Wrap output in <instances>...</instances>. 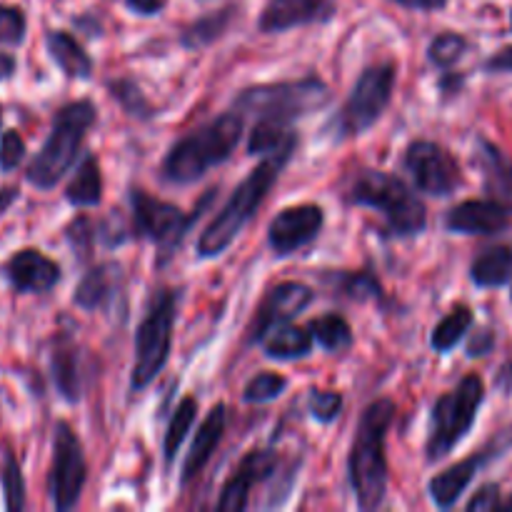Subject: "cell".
Wrapping results in <instances>:
<instances>
[{
  "mask_svg": "<svg viewBox=\"0 0 512 512\" xmlns=\"http://www.w3.org/2000/svg\"><path fill=\"white\" fill-rule=\"evenodd\" d=\"M288 388V380L278 373H260L245 388V400L248 403H270V400L280 398L283 390Z\"/></svg>",
  "mask_w": 512,
  "mask_h": 512,
  "instance_id": "cell-33",
  "label": "cell"
},
{
  "mask_svg": "<svg viewBox=\"0 0 512 512\" xmlns=\"http://www.w3.org/2000/svg\"><path fill=\"white\" fill-rule=\"evenodd\" d=\"M65 198L75 208H95L100 203V198H103V178H100L98 160L93 155H85L78 173H75L68 190H65Z\"/></svg>",
  "mask_w": 512,
  "mask_h": 512,
  "instance_id": "cell-24",
  "label": "cell"
},
{
  "mask_svg": "<svg viewBox=\"0 0 512 512\" xmlns=\"http://www.w3.org/2000/svg\"><path fill=\"white\" fill-rule=\"evenodd\" d=\"M225 433V405H215L208 413V418L203 420V425L198 428V435H195L193 445H190V453L185 458L183 465V483H190L195 475L203 473V468L208 465V460L213 458L215 448L223 440Z\"/></svg>",
  "mask_w": 512,
  "mask_h": 512,
  "instance_id": "cell-18",
  "label": "cell"
},
{
  "mask_svg": "<svg viewBox=\"0 0 512 512\" xmlns=\"http://www.w3.org/2000/svg\"><path fill=\"white\" fill-rule=\"evenodd\" d=\"M25 158V143L20 138L18 130H5L3 138H0V170L10 173V170L18 168Z\"/></svg>",
  "mask_w": 512,
  "mask_h": 512,
  "instance_id": "cell-35",
  "label": "cell"
},
{
  "mask_svg": "<svg viewBox=\"0 0 512 512\" xmlns=\"http://www.w3.org/2000/svg\"><path fill=\"white\" fill-rule=\"evenodd\" d=\"M393 400H375L365 408L355 430L353 450H350V485L363 510H375L383 505L388 493V458H385V438L393 423Z\"/></svg>",
  "mask_w": 512,
  "mask_h": 512,
  "instance_id": "cell-1",
  "label": "cell"
},
{
  "mask_svg": "<svg viewBox=\"0 0 512 512\" xmlns=\"http://www.w3.org/2000/svg\"><path fill=\"white\" fill-rule=\"evenodd\" d=\"M405 170L428 195H450L460 185V168L453 155L438 143L415 140L405 153Z\"/></svg>",
  "mask_w": 512,
  "mask_h": 512,
  "instance_id": "cell-11",
  "label": "cell"
},
{
  "mask_svg": "<svg viewBox=\"0 0 512 512\" xmlns=\"http://www.w3.org/2000/svg\"><path fill=\"white\" fill-rule=\"evenodd\" d=\"M510 508H512V503H510Z\"/></svg>",
  "mask_w": 512,
  "mask_h": 512,
  "instance_id": "cell-45",
  "label": "cell"
},
{
  "mask_svg": "<svg viewBox=\"0 0 512 512\" xmlns=\"http://www.w3.org/2000/svg\"><path fill=\"white\" fill-rule=\"evenodd\" d=\"M50 370H53V380L58 393L63 395L68 403H75L80 398V363L78 350L63 340L58 348L50 355Z\"/></svg>",
  "mask_w": 512,
  "mask_h": 512,
  "instance_id": "cell-23",
  "label": "cell"
},
{
  "mask_svg": "<svg viewBox=\"0 0 512 512\" xmlns=\"http://www.w3.org/2000/svg\"><path fill=\"white\" fill-rule=\"evenodd\" d=\"M85 458L73 428L60 420L53 435V468H50V495L58 510H73L85 485Z\"/></svg>",
  "mask_w": 512,
  "mask_h": 512,
  "instance_id": "cell-10",
  "label": "cell"
},
{
  "mask_svg": "<svg viewBox=\"0 0 512 512\" xmlns=\"http://www.w3.org/2000/svg\"><path fill=\"white\" fill-rule=\"evenodd\" d=\"M485 68H488L490 73H510L512 70V45L510 48H503L500 53H495L493 58L485 63Z\"/></svg>",
  "mask_w": 512,
  "mask_h": 512,
  "instance_id": "cell-39",
  "label": "cell"
},
{
  "mask_svg": "<svg viewBox=\"0 0 512 512\" xmlns=\"http://www.w3.org/2000/svg\"><path fill=\"white\" fill-rule=\"evenodd\" d=\"M470 278L480 288H500L512 280V245H495L475 258Z\"/></svg>",
  "mask_w": 512,
  "mask_h": 512,
  "instance_id": "cell-22",
  "label": "cell"
},
{
  "mask_svg": "<svg viewBox=\"0 0 512 512\" xmlns=\"http://www.w3.org/2000/svg\"><path fill=\"white\" fill-rule=\"evenodd\" d=\"M313 303V290L303 283H280L263 298L250 325V340H265V335L288 323L290 318Z\"/></svg>",
  "mask_w": 512,
  "mask_h": 512,
  "instance_id": "cell-13",
  "label": "cell"
},
{
  "mask_svg": "<svg viewBox=\"0 0 512 512\" xmlns=\"http://www.w3.org/2000/svg\"><path fill=\"white\" fill-rule=\"evenodd\" d=\"M395 85V68L390 63L373 65L365 70L355 83L348 103L338 118V128L343 135H360L383 115L388 108Z\"/></svg>",
  "mask_w": 512,
  "mask_h": 512,
  "instance_id": "cell-9",
  "label": "cell"
},
{
  "mask_svg": "<svg viewBox=\"0 0 512 512\" xmlns=\"http://www.w3.org/2000/svg\"><path fill=\"white\" fill-rule=\"evenodd\" d=\"M295 145L290 148L278 150V153L268 155L263 163L255 170H250L248 178L235 188V193L230 195L228 203L223 205L218 215L213 218V223L203 230L198 240L200 255L210 258V255H220L235 238H238L240 230L250 223V218L255 215V210L260 208V203L265 200L268 190L273 188V183L278 180L280 170L288 163L290 155H293Z\"/></svg>",
  "mask_w": 512,
  "mask_h": 512,
  "instance_id": "cell-2",
  "label": "cell"
},
{
  "mask_svg": "<svg viewBox=\"0 0 512 512\" xmlns=\"http://www.w3.org/2000/svg\"><path fill=\"white\" fill-rule=\"evenodd\" d=\"M18 198H20V190L18 188H3V190H0V215L8 213V210L13 208V203Z\"/></svg>",
  "mask_w": 512,
  "mask_h": 512,
  "instance_id": "cell-42",
  "label": "cell"
},
{
  "mask_svg": "<svg viewBox=\"0 0 512 512\" xmlns=\"http://www.w3.org/2000/svg\"><path fill=\"white\" fill-rule=\"evenodd\" d=\"M480 165L485 170L488 185L500 195L503 200L512 203V163L500 153L495 145L480 140Z\"/></svg>",
  "mask_w": 512,
  "mask_h": 512,
  "instance_id": "cell-26",
  "label": "cell"
},
{
  "mask_svg": "<svg viewBox=\"0 0 512 512\" xmlns=\"http://www.w3.org/2000/svg\"><path fill=\"white\" fill-rule=\"evenodd\" d=\"M133 218L138 235L155 240L165 248L178 245V240L183 238L190 225V218L183 210L175 208L173 203H165V200L150 198L143 190L133 193Z\"/></svg>",
  "mask_w": 512,
  "mask_h": 512,
  "instance_id": "cell-12",
  "label": "cell"
},
{
  "mask_svg": "<svg viewBox=\"0 0 512 512\" xmlns=\"http://www.w3.org/2000/svg\"><path fill=\"white\" fill-rule=\"evenodd\" d=\"M28 30L25 13L15 5H0V43L3 45H20Z\"/></svg>",
  "mask_w": 512,
  "mask_h": 512,
  "instance_id": "cell-34",
  "label": "cell"
},
{
  "mask_svg": "<svg viewBox=\"0 0 512 512\" xmlns=\"http://www.w3.org/2000/svg\"><path fill=\"white\" fill-rule=\"evenodd\" d=\"M340 408H343L340 393H318V390H315V393L310 395V413H313V418L320 420V423H333L340 415Z\"/></svg>",
  "mask_w": 512,
  "mask_h": 512,
  "instance_id": "cell-36",
  "label": "cell"
},
{
  "mask_svg": "<svg viewBox=\"0 0 512 512\" xmlns=\"http://www.w3.org/2000/svg\"><path fill=\"white\" fill-rule=\"evenodd\" d=\"M310 348H313V335L305 328H295V325H280L273 333L265 335V353L270 358H303V355L310 353Z\"/></svg>",
  "mask_w": 512,
  "mask_h": 512,
  "instance_id": "cell-25",
  "label": "cell"
},
{
  "mask_svg": "<svg viewBox=\"0 0 512 512\" xmlns=\"http://www.w3.org/2000/svg\"><path fill=\"white\" fill-rule=\"evenodd\" d=\"M478 465L480 458L475 455V458L463 460V463L453 465V468L445 470L443 475L433 478V483H430V495H433L435 505L443 510L453 508V505L458 503L460 495L465 493V488L473 483L475 473H478Z\"/></svg>",
  "mask_w": 512,
  "mask_h": 512,
  "instance_id": "cell-21",
  "label": "cell"
},
{
  "mask_svg": "<svg viewBox=\"0 0 512 512\" xmlns=\"http://www.w3.org/2000/svg\"><path fill=\"white\" fill-rule=\"evenodd\" d=\"M275 465H278V460H275L273 453H258V450H255L248 458H243V463L238 465L233 478L225 483L223 495H220L218 500V510L240 512L248 508V495L253 483L268 478L275 470Z\"/></svg>",
  "mask_w": 512,
  "mask_h": 512,
  "instance_id": "cell-17",
  "label": "cell"
},
{
  "mask_svg": "<svg viewBox=\"0 0 512 512\" xmlns=\"http://www.w3.org/2000/svg\"><path fill=\"white\" fill-rule=\"evenodd\" d=\"M195 410H198V405H195L193 398H183L178 408H175L168 425V433H165V460H168V463L175 458L180 445H183L185 435H188L190 425H193L195 420Z\"/></svg>",
  "mask_w": 512,
  "mask_h": 512,
  "instance_id": "cell-30",
  "label": "cell"
},
{
  "mask_svg": "<svg viewBox=\"0 0 512 512\" xmlns=\"http://www.w3.org/2000/svg\"><path fill=\"white\" fill-rule=\"evenodd\" d=\"M243 128V113L230 110V113L215 118L213 123L193 130L170 148L163 163V175L170 183H193V180L203 178L210 168L230 158L235 145L240 143Z\"/></svg>",
  "mask_w": 512,
  "mask_h": 512,
  "instance_id": "cell-3",
  "label": "cell"
},
{
  "mask_svg": "<svg viewBox=\"0 0 512 512\" xmlns=\"http://www.w3.org/2000/svg\"><path fill=\"white\" fill-rule=\"evenodd\" d=\"M500 505V488L498 485H485V488H480V493L475 495L473 500L468 503V510L475 512V510H495Z\"/></svg>",
  "mask_w": 512,
  "mask_h": 512,
  "instance_id": "cell-38",
  "label": "cell"
},
{
  "mask_svg": "<svg viewBox=\"0 0 512 512\" xmlns=\"http://www.w3.org/2000/svg\"><path fill=\"white\" fill-rule=\"evenodd\" d=\"M128 5L140 15H155L165 8V0H128Z\"/></svg>",
  "mask_w": 512,
  "mask_h": 512,
  "instance_id": "cell-40",
  "label": "cell"
},
{
  "mask_svg": "<svg viewBox=\"0 0 512 512\" xmlns=\"http://www.w3.org/2000/svg\"><path fill=\"white\" fill-rule=\"evenodd\" d=\"M45 45H48L50 58L55 60V65L68 78H90V73H93V60L88 58V53L80 48V43L73 35L65 33V30H50L48 38H45Z\"/></svg>",
  "mask_w": 512,
  "mask_h": 512,
  "instance_id": "cell-20",
  "label": "cell"
},
{
  "mask_svg": "<svg viewBox=\"0 0 512 512\" xmlns=\"http://www.w3.org/2000/svg\"><path fill=\"white\" fill-rule=\"evenodd\" d=\"M5 278L18 293H50L60 283V265L35 248H23L5 263Z\"/></svg>",
  "mask_w": 512,
  "mask_h": 512,
  "instance_id": "cell-15",
  "label": "cell"
},
{
  "mask_svg": "<svg viewBox=\"0 0 512 512\" xmlns=\"http://www.w3.org/2000/svg\"><path fill=\"white\" fill-rule=\"evenodd\" d=\"M0 485H3L5 508L20 512L25 508V480L20 473V465L13 453H5L3 470H0Z\"/></svg>",
  "mask_w": 512,
  "mask_h": 512,
  "instance_id": "cell-31",
  "label": "cell"
},
{
  "mask_svg": "<svg viewBox=\"0 0 512 512\" xmlns=\"http://www.w3.org/2000/svg\"><path fill=\"white\" fill-rule=\"evenodd\" d=\"M508 218L510 210L498 200H465L450 210L445 225L453 233L493 235L508 225Z\"/></svg>",
  "mask_w": 512,
  "mask_h": 512,
  "instance_id": "cell-16",
  "label": "cell"
},
{
  "mask_svg": "<svg viewBox=\"0 0 512 512\" xmlns=\"http://www.w3.org/2000/svg\"><path fill=\"white\" fill-rule=\"evenodd\" d=\"M15 58L10 53H0V83H3V80H8V78H13V73H15Z\"/></svg>",
  "mask_w": 512,
  "mask_h": 512,
  "instance_id": "cell-43",
  "label": "cell"
},
{
  "mask_svg": "<svg viewBox=\"0 0 512 512\" xmlns=\"http://www.w3.org/2000/svg\"><path fill=\"white\" fill-rule=\"evenodd\" d=\"M65 238L70 240V245H73L78 253H85V250L90 248V238H93L88 220H85V218L73 220V223L68 225V230H65Z\"/></svg>",
  "mask_w": 512,
  "mask_h": 512,
  "instance_id": "cell-37",
  "label": "cell"
},
{
  "mask_svg": "<svg viewBox=\"0 0 512 512\" xmlns=\"http://www.w3.org/2000/svg\"><path fill=\"white\" fill-rule=\"evenodd\" d=\"M470 325H473V313H470V308H465V305L455 308L453 313H450L448 318L440 320L438 328L433 330V350H438V353L453 350L455 345L465 338Z\"/></svg>",
  "mask_w": 512,
  "mask_h": 512,
  "instance_id": "cell-29",
  "label": "cell"
},
{
  "mask_svg": "<svg viewBox=\"0 0 512 512\" xmlns=\"http://www.w3.org/2000/svg\"><path fill=\"white\" fill-rule=\"evenodd\" d=\"M95 123V105L90 100H75V103L63 105L55 113L53 128H50L48 140L30 160L25 170V180L38 190H50L63 180V175L73 168L75 158L80 153L85 133Z\"/></svg>",
  "mask_w": 512,
  "mask_h": 512,
  "instance_id": "cell-4",
  "label": "cell"
},
{
  "mask_svg": "<svg viewBox=\"0 0 512 512\" xmlns=\"http://www.w3.org/2000/svg\"><path fill=\"white\" fill-rule=\"evenodd\" d=\"M175 323V295L170 290H160L153 298L148 315L143 318L135 338V368H133V390H143L145 385L158 378L165 368L173 343Z\"/></svg>",
  "mask_w": 512,
  "mask_h": 512,
  "instance_id": "cell-8",
  "label": "cell"
},
{
  "mask_svg": "<svg viewBox=\"0 0 512 512\" xmlns=\"http://www.w3.org/2000/svg\"><path fill=\"white\" fill-rule=\"evenodd\" d=\"M350 203L375 208L398 235H415L428 223L425 205L400 178L380 170H368L350 188Z\"/></svg>",
  "mask_w": 512,
  "mask_h": 512,
  "instance_id": "cell-5",
  "label": "cell"
},
{
  "mask_svg": "<svg viewBox=\"0 0 512 512\" xmlns=\"http://www.w3.org/2000/svg\"><path fill=\"white\" fill-rule=\"evenodd\" d=\"M325 8V0H268L260 18L263 33H283V30L305 25L318 18Z\"/></svg>",
  "mask_w": 512,
  "mask_h": 512,
  "instance_id": "cell-19",
  "label": "cell"
},
{
  "mask_svg": "<svg viewBox=\"0 0 512 512\" xmlns=\"http://www.w3.org/2000/svg\"><path fill=\"white\" fill-rule=\"evenodd\" d=\"M325 100H328V88L320 80L305 78L293 80V83L258 85V88L245 90L238 98V110L258 115V120H263V123L290 128L293 120L325 105Z\"/></svg>",
  "mask_w": 512,
  "mask_h": 512,
  "instance_id": "cell-6",
  "label": "cell"
},
{
  "mask_svg": "<svg viewBox=\"0 0 512 512\" xmlns=\"http://www.w3.org/2000/svg\"><path fill=\"white\" fill-rule=\"evenodd\" d=\"M398 5H405V8H413V10H438L443 8L448 0H395Z\"/></svg>",
  "mask_w": 512,
  "mask_h": 512,
  "instance_id": "cell-41",
  "label": "cell"
},
{
  "mask_svg": "<svg viewBox=\"0 0 512 512\" xmlns=\"http://www.w3.org/2000/svg\"><path fill=\"white\" fill-rule=\"evenodd\" d=\"M485 398V385L478 375H465L453 393L443 395L433 408L428 458L440 460L470 433Z\"/></svg>",
  "mask_w": 512,
  "mask_h": 512,
  "instance_id": "cell-7",
  "label": "cell"
},
{
  "mask_svg": "<svg viewBox=\"0 0 512 512\" xmlns=\"http://www.w3.org/2000/svg\"><path fill=\"white\" fill-rule=\"evenodd\" d=\"M0 128H3V108H0Z\"/></svg>",
  "mask_w": 512,
  "mask_h": 512,
  "instance_id": "cell-44",
  "label": "cell"
},
{
  "mask_svg": "<svg viewBox=\"0 0 512 512\" xmlns=\"http://www.w3.org/2000/svg\"><path fill=\"white\" fill-rule=\"evenodd\" d=\"M308 330L313 335V340H318L330 353H340V350H348L353 345V330H350L348 320L335 313L313 320L308 325Z\"/></svg>",
  "mask_w": 512,
  "mask_h": 512,
  "instance_id": "cell-28",
  "label": "cell"
},
{
  "mask_svg": "<svg viewBox=\"0 0 512 512\" xmlns=\"http://www.w3.org/2000/svg\"><path fill=\"white\" fill-rule=\"evenodd\" d=\"M323 208L318 205H295L278 213V218L270 223L268 243L278 255H290L298 248L308 245L318 238L323 228Z\"/></svg>",
  "mask_w": 512,
  "mask_h": 512,
  "instance_id": "cell-14",
  "label": "cell"
},
{
  "mask_svg": "<svg viewBox=\"0 0 512 512\" xmlns=\"http://www.w3.org/2000/svg\"><path fill=\"white\" fill-rule=\"evenodd\" d=\"M113 290V265H100V268L85 273L80 285L75 288V305L85 310H95L108 300Z\"/></svg>",
  "mask_w": 512,
  "mask_h": 512,
  "instance_id": "cell-27",
  "label": "cell"
},
{
  "mask_svg": "<svg viewBox=\"0 0 512 512\" xmlns=\"http://www.w3.org/2000/svg\"><path fill=\"white\" fill-rule=\"evenodd\" d=\"M468 48V40L458 33H443L430 43L428 58L430 63L440 65V68H450L453 63H458L460 55Z\"/></svg>",
  "mask_w": 512,
  "mask_h": 512,
  "instance_id": "cell-32",
  "label": "cell"
}]
</instances>
